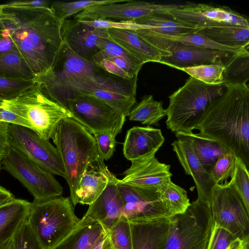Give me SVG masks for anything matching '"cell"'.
I'll list each match as a JSON object with an SVG mask.
<instances>
[{"label":"cell","mask_w":249,"mask_h":249,"mask_svg":"<svg viewBox=\"0 0 249 249\" xmlns=\"http://www.w3.org/2000/svg\"><path fill=\"white\" fill-rule=\"evenodd\" d=\"M62 23L50 7L4 4L0 13L2 36L8 37L35 78L52 70L64 41Z\"/></svg>","instance_id":"cell-1"},{"label":"cell","mask_w":249,"mask_h":249,"mask_svg":"<svg viewBox=\"0 0 249 249\" xmlns=\"http://www.w3.org/2000/svg\"><path fill=\"white\" fill-rule=\"evenodd\" d=\"M101 70L98 67L79 73L72 66L62 65L37 77L35 82L47 97L66 109L68 100L86 94L96 97L128 116L136 102L138 76L126 80L102 74Z\"/></svg>","instance_id":"cell-2"},{"label":"cell","mask_w":249,"mask_h":249,"mask_svg":"<svg viewBox=\"0 0 249 249\" xmlns=\"http://www.w3.org/2000/svg\"><path fill=\"white\" fill-rule=\"evenodd\" d=\"M225 87L198 118L193 130L220 143L249 170V87L245 84Z\"/></svg>","instance_id":"cell-3"},{"label":"cell","mask_w":249,"mask_h":249,"mask_svg":"<svg viewBox=\"0 0 249 249\" xmlns=\"http://www.w3.org/2000/svg\"><path fill=\"white\" fill-rule=\"evenodd\" d=\"M51 139L62 161L72 201L85 171L90 167L106 165L94 136L72 118L62 120Z\"/></svg>","instance_id":"cell-4"},{"label":"cell","mask_w":249,"mask_h":249,"mask_svg":"<svg viewBox=\"0 0 249 249\" xmlns=\"http://www.w3.org/2000/svg\"><path fill=\"white\" fill-rule=\"evenodd\" d=\"M70 197L62 196L30 203L27 222L42 249H54L80 221Z\"/></svg>","instance_id":"cell-5"},{"label":"cell","mask_w":249,"mask_h":249,"mask_svg":"<svg viewBox=\"0 0 249 249\" xmlns=\"http://www.w3.org/2000/svg\"><path fill=\"white\" fill-rule=\"evenodd\" d=\"M225 89L222 84L209 85L190 76L169 96V105L165 109L167 128L175 133L193 132L198 118Z\"/></svg>","instance_id":"cell-6"},{"label":"cell","mask_w":249,"mask_h":249,"mask_svg":"<svg viewBox=\"0 0 249 249\" xmlns=\"http://www.w3.org/2000/svg\"><path fill=\"white\" fill-rule=\"evenodd\" d=\"M0 101V108L25 119L33 131L48 140L62 120L72 118L69 110L47 97L36 84L12 98Z\"/></svg>","instance_id":"cell-7"},{"label":"cell","mask_w":249,"mask_h":249,"mask_svg":"<svg viewBox=\"0 0 249 249\" xmlns=\"http://www.w3.org/2000/svg\"><path fill=\"white\" fill-rule=\"evenodd\" d=\"M169 219L165 249H207L213 228L208 205L197 198L184 213Z\"/></svg>","instance_id":"cell-8"},{"label":"cell","mask_w":249,"mask_h":249,"mask_svg":"<svg viewBox=\"0 0 249 249\" xmlns=\"http://www.w3.org/2000/svg\"><path fill=\"white\" fill-rule=\"evenodd\" d=\"M210 208L214 227L249 243V211L230 181L213 186Z\"/></svg>","instance_id":"cell-9"},{"label":"cell","mask_w":249,"mask_h":249,"mask_svg":"<svg viewBox=\"0 0 249 249\" xmlns=\"http://www.w3.org/2000/svg\"><path fill=\"white\" fill-rule=\"evenodd\" d=\"M2 165L28 190L35 201L62 195L63 188L53 174L11 146L2 158Z\"/></svg>","instance_id":"cell-10"},{"label":"cell","mask_w":249,"mask_h":249,"mask_svg":"<svg viewBox=\"0 0 249 249\" xmlns=\"http://www.w3.org/2000/svg\"><path fill=\"white\" fill-rule=\"evenodd\" d=\"M72 118L90 133H109L116 137L122 131L126 117L105 102L89 95L76 96L67 101Z\"/></svg>","instance_id":"cell-11"},{"label":"cell","mask_w":249,"mask_h":249,"mask_svg":"<svg viewBox=\"0 0 249 249\" xmlns=\"http://www.w3.org/2000/svg\"><path fill=\"white\" fill-rule=\"evenodd\" d=\"M8 139L15 148L42 168L53 175L65 178V170L58 151L46 140L28 128L9 124Z\"/></svg>","instance_id":"cell-12"},{"label":"cell","mask_w":249,"mask_h":249,"mask_svg":"<svg viewBox=\"0 0 249 249\" xmlns=\"http://www.w3.org/2000/svg\"><path fill=\"white\" fill-rule=\"evenodd\" d=\"M135 31L156 47L169 51L171 56L163 57L160 63L177 69L206 64L224 65L231 56L236 54L186 45L147 33Z\"/></svg>","instance_id":"cell-13"},{"label":"cell","mask_w":249,"mask_h":249,"mask_svg":"<svg viewBox=\"0 0 249 249\" xmlns=\"http://www.w3.org/2000/svg\"><path fill=\"white\" fill-rule=\"evenodd\" d=\"M118 188L123 203V215L130 222H142L171 216L158 187L121 183Z\"/></svg>","instance_id":"cell-14"},{"label":"cell","mask_w":249,"mask_h":249,"mask_svg":"<svg viewBox=\"0 0 249 249\" xmlns=\"http://www.w3.org/2000/svg\"><path fill=\"white\" fill-rule=\"evenodd\" d=\"M178 20L196 28L219 26L249 27L246 16L229 7L186 2L168 12Z\"/></svg>","instance_id":"cell-15"},{"label":"cell","mask_w":249,"mask_h":249,"mask_svg":"<svg viewBox=\"0 0 249 249\" xmlns=\"http://www.w3.org/2000/svg\"><path fill=\"white\" fill-rule=\"evenodd\" d=\"M87 8L75 15L78 20H109L116 22L131 21L155 13H166L178 6L146 1L127 0Z\"/></svg>","instance_id":"cell-16"},{"label":"cell","mask_w":249,"mask_h":249,"mask_svg":"<svg viewBox=\"0 0 249 249\" xmlns=\"http://www.w3.org/2000/svg\"><path fill=\"white\" fill-rule=\"evenodd\" d=\"M84 22L94 27L107 28L108 39L144 64L150 62L160 63L163 57L171 56L169 51L156 47L139 35L134 30L124 27L119 22L109 20Z\"/></svg>","instance_id":"cell-17"},{"label":"cell","mask_w":249,"mask_h":249,"mask_svg":"<svg viewBox=\"0 0 249 249\" xmlns=\"http://www.w3.org/2000/svg\"><path fill=\"white\" fill-rule=\"evenodd\" d=\"M99 51L92 63L107 73L130 80L138 76L144 63L107 38L100 37L97 43Z\"/></svg>","instance_id":"cell-18"},{"label":"cell","mask_w":249,"mask_h":249,"mask_svg":"<svg viewBox=\"0 0 249 249\" xmlns=\"http://www.w3.org/2000/svg\"><path fill=\"white\" fill-rule=\"evenodd\" d=\"M177 140L171 143L173 150L184 169L196 186L197 198L210 207L212 189L214 185L208 172L202 166L193 151L191 139L186 133H175Z\"/></svg>","instance_id":"cell-19"},{"label":"cell","mask_w":249,"mask_h":249,"mask_svg":"<svg viewBox=\"0 0 249 249\" xmlns=\"http://www.w3.org/2000/svg\"><path fill=\"white\" fill-rule=\"evenodd\" d=\"M61 35L64 42L74 53L91 63L99 51L96 45L98 39L108 37L107 28L94 27L74 18L64 21Z\"/></svg>","instance_id":"cell-20"},{"label":"cell","mask_w":249,"mask_h":249,"mask_svg":"<svg viewBox=\"0 0 249 249\" xmlns=\"http://www.w3.org/2000/svg\"><path fill=\"white\" fill-rule=\"evenodd\" d=\"M118 179L109 173L106 188L89 205L84 215L99 222L107 232L123 215V203L117 185Z\"/></svg>","instance_id":"cell-21"},{"label":"cell","mask_w":249,"mask_h":249,"mask_svg":"<svg viewBox=\"0 0 249 249\" xmlns=\"http://www.w3.org/2000/svg\"><path fill=\"white\" fill-rule=\"evenodd\" d=\"M164 142L160 129L149 125L134 126L126 133L123 154L130 161L153 158Z\"/></svg>","instance_id":"cell-22"},{"label":"cell","mask_w":249,"mask_h":249,"mask_svg":"<svg viewBox=\"0 0 249 249\" xmlns=\"http://www.w3.org/2000/svg\"><path fill=\"white\" fill-rule=\"evenodd\" d=\"M130 166L124 173L119 181L139 187H159L163 181L171 178L170 166L161 163L155 157L131 161Z\"/></svg>","instance_id":"cell-23"},{"label":"cell","mask_w":249,"mask_h":249,"mask_svg":"<svg viewBox=\"0 0 249 249\" xmlns=\"http://www.w3.org/2000/svg\"><path fill=\"white\" fill-rule=\"evenodd\" d=\"M130 223L132 249H165L169 217Z\"/></svg>","instance_id":"cell-24"},{"label":"cell","mask_w":249,"mask_h":249,"mask_svg":"<svg viewBox=\"0 0 249 249\" xmlns=\"http://www.w3.org/2000/svg\"><path fill=\"white\" fill-rule=\"evenodd\" d=\"M122 25L133 29H143L156 33L180 36L196 33L199 30L176 19L166 13H155L131 21L119 22Z\"/></svg>","instance_id":"cell-25"},{"label":"cell","mask_w":249,"mask_h":249,"mask_svg":"<svg viewBox=\"0 0 249 249\" xmlns=\"http://www.w3.org/2000/svg\"><path fill=\"white\" fill-rule=\"evenodd\" d=\"M110 172L107 166L88 169L83 173L71 201L73 206L77 204L90 205L106 188Z\"/></svg>","instance_id":"cell-26"},{"label":"cell","mask_w":249,"mask_h":249,"mask_svg":"<svg viewBox=\"0 0 249 249\" xmlns=\"http://www.w3.org/2000/svg\"><path fill=\"white\" fill-rule=\"evenodd\" d=\"M30 203L14 197L0 207V249L13 238L27 220Z\"/></svg>","instance_id":"cell-27"},{"label":"cell","mask_w":249,"mask_h":249,"mask_svg":"<svg viewBox=\"0 0 249 249\" xmlns=\"http://www.w3.org/2000/svg\"><path fill=\"white\" fill-rule=\"evenodd\" d=\"M107 232L98 221L84 217L54 249H90Z\"/></svg>","instance_id":"cell-28"},{"label":"cell","mask_w":249,"mask_h":249,"mask_svg":"<svg viewBox=\"0 0 249 249\" xmlns=\"http://www.w3.org/2000/svg\"><path fill=\"white\" fill-rule=\"evenodd\" d=\"M219 44L249 48V27L219 26L201 28L196 32Z\"/></svg>","instance_id":"cell-29"},{"label":"cell","mask_w":249,"mask_h":249,"mask_svg":"<svg viewBox=\"0 0 249 249\" xmlns=\"http://www.w3.org/2000/svg\"><path fill=\"white\" fill-rule=\"evenodd\" d=\"M187 134L191 138L194 152L207 171L220 156L230 152L214 140L199 136L193 132Z\"/></svg>","instance_id":"cell-30"},{"label":"cell","mask_w":249,"mask_h":249,"mask_svg":"<svg viewBox=\"0 0 249 249\" xmlns=\"http://www.w3.org/2000/svg\"><path fill=\"white\" fill-rule=\"evenodd\" d=\"M165 116L166 110L162 107V103L155 101L152 95H146L132 107L128 117L130 121L140 122L149 126L158 125Z\"/></svg>","instance_id":"cell-31"},{"label":"cell","mask_w":249,"mask_h":249,"mask_svg":"<svg viewBox=\"0 0 249 249\" xmlns=\"http://www.w3.org/2000/svg\"><path fill=\"white\" fill-rule=\"evenodd\" d=\"M223 83L247 84L249 79V52L246 51L231 56L224 64Z\"/></svg>","instance_id":"cell-32"},{"label":"cell","mask_w":249,"mask_h":249,"mask_svg":"<svg viewBox=\"0 0 249 249\" xmlns=\"http://www.w3.org/2000/svg\"><path fill=\"white\" fill-rule=\"evenodd\" d=\"M134 30L135 31L147 33L161 38L173 41L180 42L186 45L203 48L216 50L230 53L232 54H237L246 51H249V48L230 47L219 44L210 40L202 35L197 34L196 33L184 36H173L162 35L143 29H137Z\"/></svg>","instance_id":"cell-33"},{"label":"cell","mask_w":249,"mask_h":249,"mask_svg":"<svg viewBox=\"0 0 249 249\" xmlns=\"http://www.w3.org/2000/svg\"><path fill=\"white\" fill-rule=\"evenodd\" d=\"M159 189L172 216L184 213L190 205L187 191L171 178L163 181Z\"/></svg>","instance_id":"cell-34"},{"label":"cell","mask_w":249,"mask_h":249,"mask_svg":"<svg viewBox=\"0 0 249 249\" xmlns=\"http://www.w3.org/2000/svg\"><path fill=\"white\" fill-rule=\"evenodd\" d=\"M0 75L25 80L35 78L22 57L14 50L0 53Z\"/></svg>","instance_id":"cell-35"},{"label":"cell","mask_w":249,"mask_h":249,"mask_svg":"<svg viewBox=\"0 0 249 249\" xmlns=\"http://www.w3.org/2000/svg\"><path fill=\"white\" fill-rule=\"evenodd\" d=\"M128 0H87L65 2L53 1L51 8L62 23L70 17L79 13L85 9L95 5H105L112 3L124 2Z\"/></svg>","instance_id":"cell-36"},{"label":"cell","mask_w":249,"mask_h":249,"mask_svg":"<svg viewBox=\"0 0 249 249\" xmlns=\"http://www.w3.org/2000/svg\"><path fill=\"white\" fill-rule=\"evenodd\" d=\"M183 71L203 83L209 85H219L223 83V64H212L182 68L178 69Z\"/></svg>","instance_id":"cell-37"},{"label":"cell","mask_w":249,"mask_h":249,"mask_svg":"<svg viewBox=\"0 0 249 249\" xmlns=\"http://www.w3.org/2000/svg\"><path fill=\"white\" fill-rule=\"evenodd\" d=\"M107 233L114 249H132L130 223L124 215Z\"/></svg>","instance_id":"cell-38"},{"label":"cell","mask_w":249,"mask_h":249,"mask_svg":"<svg viewBox=\"0 0 249 249\" xmlns=\"http://www.w3.org/2000/svg\"><path fill=\"white\" fill-rule=\"evenodd\" d=\"M246 247H249V243L225 229L213 227L207 249H240Z\"/></svg>","instance_id":"cell-39"},{"label":"cell","mask_w":249,"mask_h":249,"mask_svg":"<svg viewBox=\"0 0 249 249\" xmlns=\"http://www.w3.org/2000/svg\"><path fill=\"white\" fill-rule=\"evenodd\" d=\"M236 156L231 152H228L220 156L215 164L208 171L212 180L215 184H221L227 182L234 169Z\"/></svg>","instance_id":"cell-40"},{"label":"cell","mask_w":249,"mask_h":249,"mask_svg":"<svg viewBox=\"0 0 249 249\" xmlns=\"http://www.w3.org/2000/svg\"><path fill=\"white\" fill-rule=\"evenodd\" d=\"M231 178V182L249 211V170L237 158Z\"/></svg>","instance_id":"cell-41"},{"label":"cell","mask_w":249,"mask_h":249,"mask_svg":"<svg viewBox=\"0 0 249 249\" xmlns=\"http://www.w3.org/2000/svg\"><path fill=\"white\" fill-rule=\"evenodd\" d=\"M35 84L33 80L0 75V101L12 98Z\"/></svg>","instance_id":"cell-42"},{"label":"cell","mask_w":249,"mask_h":249,"mask_svg":"<svg viewBox=\"0 0 249 249\" xmlns=\"http://www.w3.org/2000/svg\"><path fill=\"white\" fill-rule=\"evenodd\" d=\"M13 241L15 249H42L27 220L16 232Z\"/></svg>","instance_id":"cell-43"},{"label":"cell","mask_w":249,"mask_h":249,"mask_svg":"<svg viewBox=\"0 0 249 249\" xmlns=\"http://www.w3.org/2000/svg\"><path fill=\"white\" fill-rule=\"evenodd\" d=\"M93 136L103 160H107L110 159L115 150L116 137L107 132L95 133Z\"/></svg>","instance_id":"cell-44"},{"label":"cell","mask_w":249,"mask_h":249,"mask_svg":"<svg viewBox=\"0 0 249 249\" xmlns=\"http://www.w3.org/2000/svg\"><path fill=\"white\" fill-rule=\"evenodd\" d=\"M0 122L17 124L33 130L30 124L24 118L9 110L0 108Z\"/></svg>","instance_id":"cell-45"},{"label":"cell","mask_w":249,"mask_h":249,"mask_svg":"<svg viewBox=\"0 0 249 249\" xmlns=\"http://www.w3.org/2000/svg\"><path fill=\"white\" fill-rule=\"evenodd\" d=\"M9 124L0 122V157L3 158L10 146L8 139Z\"/></svg>","instance_id":"cell-46"},{"label":"cell","mask_w":249,"mask_h":249,"mask_svg":"<svg viewBox=\"0 0 249 249\" xmlns=\"http://www.w3.org/2000/svg\"><path fill=\"white\" fill-rule=\"evenodd\" d=\"M50 2L46 0H34L28 1H14L9 3L13 5L31 7H49Z\"/></svg>","instance_id":"cell-47"},{"label":"cell","mask_w":249,"mask_h":249,"mask_svg":"<svg viewBox=\"0 0 249 249\" xmlns=\"http://www.w3.org/2000/svg\"><path fill=\"white\" fill-rule=\"evenodd\" d=\"M111 244L107 233L94 244L90 249H110Z\"/></svg>","instance_id":"cell-48"},{"label":"cell","mask_w":249,"mask_h":249,"mask_svg":"<svg viewBox=\"0 0 249 249\" xmlns=\"http://www.w3.org/2000/svg\"><path fill=\"white\" fill-rule=\"evenodd\" d=\"M14 197L9 191L0 185V207L10 202Z\"/></svg>","instance_id":"cell-49"},{"label":"cell","mask_w":249,"mask_h":249,"mask_svg":"<svg viewBox=\"0 0 249 249\" xmlns=\"http://www.w3.org/2000/svg\"><path fill=\"white\" fill-rule=\"evenodd\" d=\"M11 50H14L12 42L8 37L3 36V38L0 40V53Z\"/></svg>","instance_id":"cell-50"},{"label":"cell","mask_w":249,"mask_h":249,"mask_svg":"<svg viewBox=\"0 0 249 249\" xmlns=\"http://www.w3.org/2000/svg\"><path fill=\"white\" fill-rule=\"evenodd\" d=\"M0 249H15L13 239L6 244Z\"/></svg>","instance_id":"cell-51"},{"label":"cell","mask_w":249,"mask_h":249,"mask_svg":"<svg viewBox=\"0 0 249 249\" xmlns=\"http://www.w3.org/2000/svg\"><path fill=\"white\" fill-rule=\"evenodd\" d=\"M3 38L2 36V28L0 26V40Z\"/></svg>","instance_id":"cell-52"},{"label":"cell","mask_w":249,"mask_h":249,"mask_svg":"<svg viewBox=\"0 0 249 249\" xmlns=\"http://www.w3.org/2000/svg\"><path fill=\"white\" fill-rule=\"evenodd\" d=\"M4 6V4H0V13L2 11Z\"/></svg>","instance_id":"cell-53"},{"label":"cell","mask_w":249,"mask_h":249,"mask_svg":"<svg viewBox=\"0 0 249 249\" xmlns=\"http://www.w3.org/2000/svg\"><path fill=\"white\" fill-rule=\"evenodd\" d=\"M2 165V158L0 157V170Z\"/></svg>","instance_id":"cell-54"},{"label":"cell","mask_w":249,"mask_h":249,"mask_svg":"<svg viewBox=\"0 0 249 249\" xmlns=\"http://www.w3.org/2000/svg\"><path fill=\"white\" fill-rule=\"evenodd\" d=\"M240 249H249V247H246L242 248H241Z\"/></svg>","instance_id":"cell-55"},{"label":"cell","mask_w":249,"mask_h":249,"mask_svg":"<svg viewBox=\"0 0 249 249\" xmlns=\"http://www.w3.org/2000/svg\"><path fill=\"white\" fill-rule=\"evenodd\" d=\"M110 249H114L112 246Z\"/></svg>","instance_id":"cell-56"}]
</instances>
